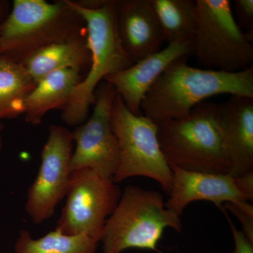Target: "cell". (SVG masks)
Masks as SVG:
<instances>
[{
    "instance_id": "25",
    "label": "cell",
    "mask_w": 253,
    "mask_h": 253,
    "mask_svg": "<svg viewBox=\"0 0 253 253\" xmlns=\"http://www.w3.org/2000/svg\"><path fill=\"white\" fill-rule=\"evenodd\" d=\"M1 123H0V129H1ZM1 149H2V141H1V136H0V151H1Z\"/></svg>"
},
{
    "instance_id": "18",
    "label": "cell",
    "mask_w": 253,
    "mask_h": 253,
    "mask_svg": "<svg viewBox=\"0 0 253 253\" xmlns=\"http://www.w3.org/2000/svg\"><path fill=\"white\" fill-rule=\"evenodd\" d=\"M36 85L21 63L0 55V120L23 115L26 98Z\"/></svg>"
},
{
    "instance_id": "26",
    "label": "cell",
    "mask_w": 253,
    "mask_h": 253,
    "mask_svg": "<svg viewBox=\"0 0 253 253\" xmlns=\"http://www.w3.org/2000/svg\"><path fill=\"white\" fill-rule=\"evenodd\" d=\"M0 55H1V47H0Z\"/></svg>"
},
{
    "instance_id": "13",
    "label": "cell",
    "mask_w": 253,
    "mask_h": 253,
    "mask_svg": "<svg viewBox=\"0 0 253 253\" xmlns=\"http://www.w3.org/2000/svg\"><path fill=\"white\" fill-rule=\"evenodd\" d=\"M191 55V39L175 44L146 56L126 69L105 78L113 86L127 109L142 114L141 105L146 93L159 76L176 59Z\"/></svg>"
},
{
    "instance_id": "20",
    "label": "cell",
    "mask_w": 253,
    "mask_h": 253,
    "mask_svg": "<svg viewBox=\"0 0 253 253\" xmlns=\"http://www.w3.org/2000/svg\"><path fill=\"white\" fill-rule=\"evenodd\" d=\"M234 18L241 27L246 29V36L253 41V0H234Z\"/></svg>"
},
{
    "instance_id": "6",
    "label": "cell",
    "mask_w": 253,
    "mask_h": 253,
    "mask_svg": "<svg viewBox=\"0 0 253 253\" xmlns=\"http://www.w3.org/2000/svg\"><path fill=\"white\" fill-rule=\"evenodd\" d=\"M197 24L191 55L213 71L239 72L252 66L253 46L236 23L230 0H196Z\"/></svg>"
},
{
    "instance_id": "19",
    "label": "cell",
    "mask_w": 253,
    "mask_h": 253,
    "mask_svg": "<svg viewBox=\"0 0 253 253\" xmlns=\"http://www.w3.org/2000/svg\"><path fill=\"white\" fill-rule=\"evenodd\" d=\"M99 243L86 234L70 236L56 230L40 239L23 229L14 245V253H96Z\"/></svg>"
},
{
    "instance_id": "14",
    "label": "cell",
    "mask_w": 253,
    "mask_h": 253,
    "mask_svg": "<svg viewBox=\"0 0 253 253\" xmlns=\"http://www.w3.org/2000/svg\"><path fill=\"white\" fill-rule=\"evenodd\" d=\"M116 9L118 36L131 62L162 49L164 39L151 0H118Z\"/></svg>"
},
{
    "instance_id": "3",
    "label": "cell",
    "mask_w": 253,
    "mask_h": 253,
    "mask_svg": "<svg viewBox=\"0 0 253 253\" xmlns=\"http://www.w3.org/2000/svg\"><path fill=\"white\" fill-rule=\"evenodd\" d=\"M86 36L85 23L68 0H14L0 24L1 55L21 63L43 46Z\"/></svg>"
},
{
    "instance_id": "16",
    "label": "cell",
    "mask_w": 253,
    "mask_h": 253,
    "mask_svg": "<svg viewBox=\"0 0 253 253\" xmlns=\"http://www.w3.org/2000/svg\"><path fill=\"white\" fill-rule=\"evenodd\" d=\"M90 63L86 36L43 46L30 55L21 64L38 83L50 73L61 70L88 71Z\"/></svg>"
},
{
    "instance_id": "4",
    "label": "cell",
    "mask_w": 253,
    "mask_h": 253,
    "mask_svg": "<svg viewBox=\"0 0 253 253\" xmlns=\"http://www.w3.org/2000/svg\"><path fill=\"white\" fill-rule=\"evenodd\" d=\"M168 228L182 231L180 216L166 207L158 191L128 185L105 223L100 243L103 253H122L128 249L158 252V242Z\"/></svg>"
},
{
    "instance_id": "21",
    "label": "cell",
    "mask_w": 253,
    "mask_h": 253,
    "mask_svg": "<svg viewBox=\"0 0 253 253\" xmlns=\"http://www.w3.org/2000/svg\"><path fill=\"white\" fill-rule=\"evenodd\" d=\"M224 209L230 211L240 221L242 226L243 234L253 243V206L249 204L247 206H239L231 203L225 204Z\"/></svg>"
},
{
    "instance_id": "2",
    "label": "cell",
    "mask_w": 253,
    "mask_h": 253,
    "mask_svg": "<svg viewBox=\"0 0 253 253\" xmlns=\"http://www.w3.org/2000/svg\"><path fill=\"white\" fill-rule=\"evenodd\" d=\"M68 2L85 23L86 41L91 55L90 66L86 76L75 88L61 113L65 124L78 126L85 122L100 83L133 63L123 49L118 36L116 1L105 0L96 6L86 1L68 0Z\"/></svg>"
},
{
    "instance_id": "10",
    "label": "cell",
    "mask_w": 253,
    "mask_h": 253,
    "mask_svg": "<svg viewBox=\"0 0 253 253\" xmlns=\"http://www.w3.org/2000/svg\"><path fill=\"white\" fill-rule=\"evenodd\" d=\"M116 92L110 83L101 82L95 91L92 114L72 131L75 149L71 172L89 169L113 178L119 165V147L111 124V111Z\"/></svg>"
},
{
    "instance_id": "11",
    "label": "cell",
    "mask_w": 253,
    "mask_h": 253,
    "mask_svg": "<svg viewBox=\"0 0 253 253\" xmlns=\"http://www.w3.org/2000/svg\"><path fill=\"white\" fill-rule=\"evenodd\" d=\"M214 118L231 165L239 177L253 171V98L231 96L215 105Z\"/></svg>"
},
{
    "instance_id": "7",
    "label": "cell",
    "mask_w": 253,
    "mask_h": 253,
    "mask_svg": "<svg viewBox=\"0 0 253 253\" xmlns=\"http://www.w3.org/2000/svg\"><path fill=\"white\" fill-rule=\"evenodd\" d=\"M111 124L119 147L115 182L145 176L157 181L169 196L172 172L160 147L158 124L143 114H133L117 94L111 107Z\"/></svg>"
},
{
    "instance_id": "8",
    "label": "cell",
    "mask_w": 253,
    "mask_h": 253,
    "mask_svg": "<svg viewBox=\"0 0 253 253\" xmlns=\"http://www.w3.org/2000/svg\"><path fill=\"white\" fill-rule=\"evenodd\" d=\"M121 194V188L112 178L89 169L75 171L55 229L66 235L86 234L99 244L105 223Z\"/></svg>"
},
{
    "instance_id": "15",
    "label": "cell",
    "mask_w": 253,
    "mask_h": 253,
    "mask_svg": "<svg viewBox=\"0 0 253 253\" xmlns=\"http://www.w3.org/2000/svg\"><path fill=\"white\" fill-rule=\"evenodd\" d=\"M83 78L74 69L61 70L43 78L26 98L23 113L26 122L36 126L51 110H63Z\"/></svg>"
},
{
    "instance_id": "5",
    "label": "cell",
    "mask_w": 253,
    "mask_h": 253,
    "mask_svg": "<svg viewBox=\"0 0 253 253\" xmlns=\"http://www.w3.org/2000/svg\"><path fill=\"white\" fill-rule=\"evenodd\" d=\"M215 105L204 101L187 117L158 124L160 147L169 167L230 174V162L214 118Z\"/></svg>"
},
{
    "instance_id": "24",
    "label": "cell",
    "mask_w": 253,
    "mask_h": 253,
    "mask_svg": "<svg viewBox=\"0 0 253 253\" xmlns=\"http://www.w3.org/2000/svg\"><path fill=\"white\" fill-rule=\"evenodd\" d=\"M9 2L4 0H0V24L6 19L9 15Z\"/></svg>"
},
{
    "instance_id": "9",
    "label": "cell",
    "mask_w": 253,
    "mask_h": 253,
    "mask_svg": "<svg viewBox=\"0 0 253 253\" xmlns=\"http://www.w3.org/2000/svg\"><path fill=\"white\" fill-rule=\"evenodd\" d=\"M73 147L72 131L62 126H49L41 166L28 189L25 206L34 224H42L52 217L56 206L66 197L72 174Z\"/></svg>"
},
{
    "instance_id": "12",
    "label": "cell",
    "mask_w": 253,
    "mask_h": 253,
    "mask_svg": "<svg viewBox=\"0 0 253 253\" xmlns=\"http://www.w3.org/2000/svg\"><path fill=\"white\" fill-rule=\"evenodd\" d=\"M172 186L166 207L181 216L186 206L196 201H208L223 212V204L247 206L251 204L240 192L230 174H215L170 167Z\"/></svg>"
},
{
    "instance_id": "17",
    "label": "cell",
    "mask_w": 253,
    "mask_h": 253,
    "mask_svg": "<svg viewBox=\"0 0 253 253\" xmlns=\"http://www.w3.org/2000/svg\"><path fill=\"white\" fill-rule=\"evenodd\" d=\"M151 3L168 45L193 38L197 24L196 0H151Z\"/></svg>"
},
{
    "instance_id": "22",
    "label": "cell",
    "mask_w": 253,
    "mask_h": 253,
    "mask_svg": "<svg viewBox=\"0 0 253 253\" xmlns=\"http://www.w3.org/2000/svg\"><path fill=\"white\" fill-rule=\"evenodd\" d=\"M224 215L230 226L231 233L234 241V249L231 252L225 253H253V243L251 242L242 231L239 230L235 224L233 223L227 213L224 212Z\"/></svg>"
},
{
    "instance_id": "1",
    "label": "cell",
    "mask_w": 253,
    "mask_h": 253,
    "mask_svg": "<svg viewBox=\"0 0 253 253\" xmlns=\"http://www.w3.org/2000/svg\"><path fill=\"white\" fill-rule=\"evenodd\" d=\"M184 56L171 63L146 93L142 114L156 124L187 117L196 105L220 94L253 98V66L239 72L190 66Z\"/></svg>"
},
{
    "instance_id": "23",
    "label": "cell",
    "mask_w": 253,
    "mask_h": 253,
    "mask_svg": "<svg viewBox=\"0 0 253 253\" xmlns=\"http://www.w3.org/2000/svg\"><path fill=\"white\" fill-rule=\"evenodd\" d=\"M234 179L240 192L249 202L251 201L252 202L253 201V171Z\"/></svg>"
}]
</instances>
